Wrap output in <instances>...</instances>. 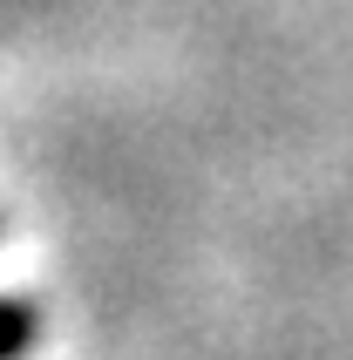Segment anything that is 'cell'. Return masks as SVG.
<instances>
[{
    "label": "cell",
    "mask_w": 353,
    "mask_h": 360,
    "mask_svg": "<svg viewBox=\"0 0 353 360\" xmlns=\"http://www.w3.org/2000/svg\"><path fill=\"white\" fill-rule=\"evenodd\" d=\"M41 340V313L34 300H0V360H27Z\"/></svg>",
    "instance_id": "cell-1"
},
{
    "label": "cell",
    "mask_w": 353,
    "mask_h": 360,
    "mask_svg": "<svg viewBox=\"0 0 353 360\" xmlns=\"http://www.w3.org/2000/svg\"><path fill=\"white\" fill-rule=\"evenodd\" d=\"M0 231H7V218H0Z\"/></svg>",
    "instance_id": "cell-2"
}]
</instances>
